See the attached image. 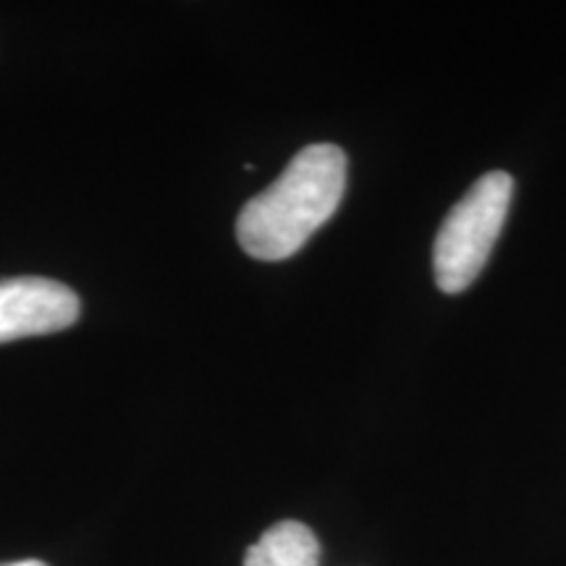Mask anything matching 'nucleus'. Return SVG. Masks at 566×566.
<instances>
[{
    "label": "nucleus",
    "mask_w": 566,
    "mask_h": 566,
    "mask_svg": "<svg viewBox=\"0 0 566 566\" xmlns=\"http://www.w3.org/2000/svg\"><path fill=\"white\" fill-rule=\"evenodd\" d=\"M346 189V155L321 142L292 158L265 192L239 212L237 239L254 260L279 263L292 258L342 205Z\"/></svg>",
    "instance_id": "1"
},
{
    "label": "nucleus",
    "mask_w": 566,
    "mask_h": 566,
    "mask_svg": "<svg viewBox=\"0 0 566 566\" xmlns=\"http://www.w3.org/2000/svg\"><path fill=\"white\" fill-rule=\"evenodd\" d=\"M512 195V176L491 171L480 176L451 208L433 247V271L441 292L459 294L478 279L504 229Z\"/></svg>",
    "instance_id": "2"
},
{
    "label": "nucleus",
    "mask_w": 566,
    "mask_h": 566,
    "mask_svg": "<svg viewBox=\"0 0 566 566\" xmlns=\"http://www.w3.org/2000/svg\"><path fill=\"white\" fill-rule=\"evenodd\" d=\"M82 302L74 289L51 279L0 281V344L66 331L80 321Z\"/></svg>",
    "instance_id": "3"
},
{
    "label": "nucleus",
    "mask_w": 566,
    "mask_h": 566,
    "mask_svg": "<svg viewBox=\"0 0 566 566\" xmlns=\"http://www.w3.org/2000/svg\"><path fill=\"white\" fill-rule=\"evenodd\" d=\"M244 566H321V543L307 525L283 520L247 551Z\"/></svg>",
    "instance_id": "4"
},
{
    "label": "nucleus",
    "mask_w": 566,
    "mask_h": 566,
    "mask_svg": "<svg viewBox=\"0 0 566 566\" xmlns=\"http://www.w3.org/2000/svg\"><path fill=\"white\" fill-rule=\"evenodd\" d=\"M0 566H48L38 562V558H21V562H9V564H0Z\"/></svg>",
    "instance_id": "5"
}]
</instances>
